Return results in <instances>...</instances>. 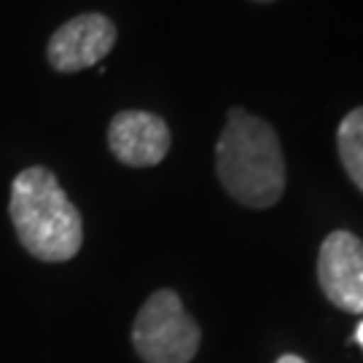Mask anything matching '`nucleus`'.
I'll list each match as a JSON object with an SVG mask.
<instances>
[{
	"label": "nucleus",
	"instance_id": "0eeeda50",
	"mask_svg": "<svg viewBox=\"0 0 363 363\" xmlns=\"http://www.w3.org/2000/svg\"><path fill=\"white\" fill-rule=\"evenodd\" d=\"M339 159L347 169L350 181L363 191V105L342 118L337 132Z\"/></svg>",
	"mask_w": 363,
	"mask_h": 363
},
{
	"label": "nucleus",
	"instance_id": "9d476101",
	"mask_svg": "<svg viewBox=\"0 0 363 363\" xmlns=\"http://www.w3.org/2000/svg\"><path fill=\"white\" fill-rule=\"evenodd\" d=\"M256 3H272V0H256Z\"/></svg>",
	"mask_w": 363,
	"mask_h": 363
},
{
	"label": "nucleus",
	"instance_id": "20e7f679",
	"mask_svg": "<svg viewBox=\"0 0 363 363\" xmlns=\"http://www.w3.org/2000/svg\"><path fill=\"white\" fill-rule=\"evenodd\" d=\"M116 25L105 13H78L54 30L46 60L57 73H78L103 62L116 46Z\"/></svg>",
	"mask_w": 363,
	"mask_h": 363
},
{
	"label": "nucleus",
	"instance_id": "f03ea898",
	"mask_svg": "<svg viewBox=\"0 0 363 363\" xmlns=\"http://www.w3.org/2000/svg\"><path fill=\"white\" fill-rule=\"evenodd\" d=\"M13 232L30 256L62 264L84 245V220L52 169L27 167L11 183L9 199Z\"/></svg>",
	"mask_w": 363,
	"mask_h": 363
},
{
	"label": "nucleus",
	"instance_id": "f257e3e1",
	"mask_svg": "<svg viewBox=\"0 0 363 363\" xmlns=\"http://www.w3.org/2000/svg\"><path fill=\"white\" fill-rule=\"evenodd\" d=\"M216 172L226 194L245 208H272L286 191L277 132L245 108H229L216 148Z\"/></svg>",
	"mask_w": 363,
	"mask_h": 363
},
{
	"label": "nucleus",
	"instance_id": "6e6552de",
	"mask_svg": "<svg viewBox=\"0 0 363 363\" xmlns=\"http://www.w3.org/2000/svg\"><path fill=\"white\" fill-rule=\"evenodd\" d=\"M277 363H307V361H304V358H298V355H291V352H288V355H283V358H277Z\"/></svg>",
	"mask_w": 363,
	"mask_h": 363
},
{
	"label": "nucleus",
	"instance_id": "39448f33",
	"mask_svg": "<svg viewBox=\"0 0 363 363\" xmlns=\"http://www.w3.org/2000/svg\"><path fill=\"white\" fill-rule=\"evenodd\" d=\"M318 280L334 307L363 315V240L342 229L328 234L318 253Z\"/></svg>",
	"mask_w": 363,
	"mask_h": 363
},
{
	"label": "nucleus",
	"instance_id": "1a4fd4ad",
	"mask_svg": "<svg viewBox=\"0 0 363 363\" xmlns=\"http://www.w3.org/2000/svg\"><path fill=\"white\" fill-rule=\"evenodd\" d=\"M355 342H358V345L363 347V323L358 325V331H355Z\"/></svg>",
	"mask_w": 363,
	"mask_h": 363
},
{
	"label": "nucleus",
	"instance_id": "7ed1b4c3",
	"mask_svg": "<svg viewBox=\"0 0 363 363\" xmlns=\"http://www.w3.org/2000/svg\"><path fill=\"white\" fill-rule=\"evenodd\" d=\"M199 345V325L169 288L154 291L135 315L132 347L145 363H191Z\"/></svg>",
	"mask_w": 363,
	"mask_h": 363
},
{
	"label": "nucleus",
	"instance_id": "423d86ee",
	"mask_svg": "<svg viewBox=\"0 0 363 363\" xmlns=\"http://www.w3.org/2000/svg\"><path fill=\"white\" fill-rule=\"evenodd\" d=\"M167 121L151 111H121L111 118L108 148L127 167H154L169 154Z\"/></svg>",
	"mask_w": 363,
	"mask_h": 363
}]
</instances>
